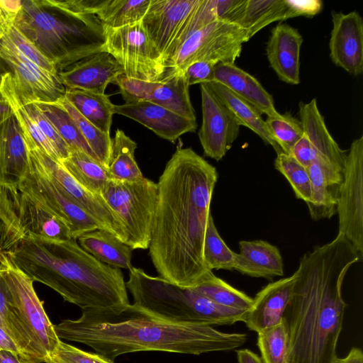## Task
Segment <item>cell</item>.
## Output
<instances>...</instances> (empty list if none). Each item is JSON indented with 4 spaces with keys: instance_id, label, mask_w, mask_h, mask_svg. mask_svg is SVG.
I'll return each instance as SVG.
<instances>
[{
    "instance_id": "cell-1",
    "label": "cell",
    "mask_w": 363,
    "mask_h": 363,
    "mask_svg": "<svg viewBox=\"0 0 363 363\" xmlns=\"http://www.w3.org/2000/svg\"><path fill=\"white\" fill-rule=\"evenodd\" d=\"M215 167L178 145L159 178L149 255L159 277L191 287L208 270L203 242L218 181Z\"/></svg>"
},
{
    "instance_id": "cell-2",
    "label": "cell",
    "mask_w": 363,
    "mask_h": 363,
    "mask_svg": "<svg viewBox=\"0 0 363 363\" xmlns=\"http://www.w3.org/2000/svg\"><path fill=\"white\" fill-rule=\"evenodd\" d=\"M362 258L341 234L301 257L284 315L290 342L288 363H335L347 307L343 280Z\"/></svg>"
},
{
    "instance_id": "cell-3",
    "label": "cell",
    "mask_w": 363,
    "mask_h": 363,
    "mask_svg": "<svg viewBox=\"0 0 363 363\" xmlns=\"http://www.w3.org/2000/svg\"><path fill=\"white\" fill-rule=\"evenodd\" d=\"M82 311L78 319L63 320L55 325L58 337L84 344L112 361L121 354L143 351L196 355L230 351L247 339L245 333L165 320L130 303Z\"/></svg>"
},
{
    "instance_id": "cell-4",
    "label": "cell",
    "mask_w": 363,
    "mask_h": 363,
    "mask_svg": "<svg viewBox=\"0 0 363 363\" xmlns=\"http://www.w3.org/2000/svg\"><path fill=\"white\" fill-rule=\"evenodd\" d=\"M5 253L33 281L49 286L82 310L130 304L121 269L99 261L76 240L29 234Z\"/></svg>"
},
{
    "instance_id": "cell-5",
    "label": "cell",
    "mask_w": 363,
    "mask_h": 363,
    "mask_svg": "<svg viewBox=\"0 0 363 363\" xmlns=\"http://www.w3.org/2000/svg\"><path fill=\"white\" fill-rule=\"evenodd\" d=\"M16 26L58 72L104 51V26L96 15L79 14L55 0H26Z\"/></svg>"
},
{
    "instance_id": "cell-6",
    "label": "cell",
    "mask_w": 363,
    "mask_h": 363,
    "mask_svg": "<svg viewBox=\"0 0 363 363\" xmlns=\"http://www.w3.org/2000/svg\"><path fill=\"white\" fill-rule=\"evenodd\" d=\"M125 285L135 306L171 322L211 327L232 325L243 322L247 312L218 305L189 287L150 276L135 267L129 269Z\"/></svg>"
},
{
    "instance_id": "cell-7",
    "label": "cell",
    "mask_w": 363,
    "mask_h": 363,
    "mask_svg": "<svg viewBox=\"0 0 363 363\" xmlns=\"http://www.w3.org/2000/svg\"><path fill=\"white\" fill-rule=\"evenodd\" d=\"M0 276L6 286L13 311L30 340L37 362L51 363L61 340L35 291L33 280L4 252Z\"/></svg>"
},
{
    "instance_id": "cell-8",
    "label": "cell",
    "mask_w": 363,
    "mask_h": 363,
    "mask_svg": "<svg viewBox=\"0 0 363 363\" xmlns=\"http://www.w3.org/2000/svg\"><path fill=\"white\" fill-rule=\"evenodd\" d=\"M100 196L123 225L125 242L133 250L149 247L157 199V184L143 177L133 181L110 179Z\"/></svg>"
},
{
    "instance_id": "cell-9",
    "label": "cell",
    "mask_w": 363,
    "mask_h": 363,
    "mask_svg": "<svg viewBox=\"0 0 363 363\" xmlns=\"http://www.w3.org/2000/svg\"><path fill=\"white\" fill-rule=\"evenodd\" d=\"M34 234L56 240L72 239L69 227L21 192L0 186V248L8 252L23 237Z\"/></svg>"
},
{
    "instance_id": "cell-10",
    "label": "cell",
    "mask_w": 363,
    "mask_h": 363,
    "mask_svg": "<svg viewBox=\"0 0 363 363\" xmlns=\"http://www.w3.org/2000/svg\"><path fill=\"white\" fill-rule=\"evenodd\" d=\"M250 40L249 33L230 22L217 21L198 30L180 45L166 63L167 72H182L196 61L215 64L234 63L243 43Z\"/></svg>"
},
{
    "instance_id": "cell-11",
    "label": "cell",
    "mask_w": 363,
    "mask_h": 363,
    "mask_svg": "<svg viewBox=\"0 0 363 363\" xmlns=\"http://www.w3.org/2000/svg\"><path fill=\"white\" fill-rule=\"evenodd\" d=\"M104 51L121 65L128 78L154 82L167 73L163 58L141 21L118 28L104 26Z\"/></svg>"
},
{
    "instance_id": "cell-12",
    "label": "cell",
    "mask_w": 363,
    "mask_h": 363,
    "mask_svg": "<svg viewBox=\"0 0 363 363\" xmlns=\"http://www.w3.org/2000/svg\"><path fill=\"white\" fill-rule=\"evenodd\" d=\"M27 152L29 169L18 189L66 223L74 240L87 232L100 229L90 215L55 185L33 155L28 150Z\"/></svg>"
},
{
    "instance_id": "cell-13",
    "label": "cell",
    "mask_w": 363,
    "mask_h": 363,
    "mask_svg": "<svg viewBox=\"0 0 363 363\" xmlns=\"http://www.w3.org/2000/svg\"><path fill=\"white\" fill-rule=\"evenodd\" d=\"M337 234L343 235L363 257V136L347 152L337 205Z\"/></svg>"
},
{
    "instance_id": "cell-14",
    "label": "cell",
    "mask_w": 363,
    "mask_h": 363,
    "mask_svg": "<svg viewBox=\"0 0 363 363\" xmlns=\"http://www.w3.org/2000/svg\"><path fill=\"white\" fill-rule=\"evenodd\" d=\"M26 145L43 171L66 196L90 215L100 229L110 233L125 243V235L122 223L101 196L79 184L60 161L53 159L34 145Z\"/></svg>"
},
{
    "instance_id": "cell-15",
    "label": "cell",
    "mask_w": 363,
    "mask_h": 363,
    "mask_svg": "<svg viewBox=\"0 0 363 363\" xmlns=\"http://www.w3.org/2000/svg\"><path fill=\"white\" fill-rule=\"evenodd\" d=\"M115 84L119 87L125 104L147 101L196 121L189 86L183 72L168 71L162 79L154 82L128 78L122 74Z\"/></svg>"
},
{
    "instance_id": "cell-16",
    "label": "cell",
    "mask_w": 363,
    "mask_h": 363,
    "mask_svg": "<svg viewBox=\"0 0 363 363\" xmlns=\"http://www.w3.org/2000/svg\"><path fill=\"white\" fill-rule=\"evenodd\" d=\"M202 124L199 138L206 157L222 160L238 138L239 121L205 84H200Z\"/></svg>"
},
{
    "instance_id": "cell-17",
    "label": "cell",
    "mask_w": 363,
    "mask_h": 363,
    "mask_svg": "<svg viewBox=\"0 0 363 363\" xmlns=\"http://www.w3.org/2000/svg\"><path fill=\"white\" fill-rule=\"evenodd\" d=\"M0 58L11 69L16 91L24 103H52L63 97L65 87L52 74L0 45Z\"/></svg>"
},
{
    "instance_id": "cell-18",
    "label": "cell",
    "mask_w": 363,
    "mask_h": 363,
    "mask_svg": "<svg viewBox=\"0 0 363 363\" xmlns=\"http://www.w3.org/2000/svg\"><path fill=\"white\" fill-rule=\"evenodd\" d=\"M331 14L330 57L350 74L360 75L363 72V19L356 11H332Z\"/></svg>"
},
{
    "instance_id": "cell-19",
    "label": "cell",
    "mask_w": 363,
    "mask_h": 363,
    "mask_svg": "<svg viewBox=\"0 0 363 363\" xmlns=\"http://www.w3.org/2000/svg\"><path fill=\"white\" fill-rule=\"evenodd\" d=\"M200 0H151L141 23L164 57L184 21Z\"/></svg>"
},
{
    "instance_id": "cell-20",
    "label": "cell",
    "mask_w": 363,
    "mask_h": 363,
    "mask_svg": "<svg viewBox=\"0 0 363 363\" xmlns=\"http://www.w3.org/2000/svg\"><path fill=\"white\" fill-rule=\"evenodd\" d=\"M124 74L121 65L107 52H99L58 72L65 88L105 94L109 83Z\"/></svg>"
},
{
    "instance_id": "cell-21",
    "label": "cell",
    "mask_w": 363,
    "mask_h": 363,
    "mask_svg": "<svg viewBox=\"0 0 363 363\" xmlns=\"http://www.w3.org/2000/svg\"><path fill=\"white\" fill-rule=\"evenodd\" d=\"M296 279L294 272L268 284L256 294L243 320L249 330L259 333L284 320Z\"/></svg>"
},
{
    "instance_id": "cell-22",
    "label": "cell",
    "mask_w": 363,
    "mask_h": 363,
    "mask_svg": "<svg viewBox=\"0 0 363 363\" xmlns=\"http://www.w3.org/2000/svg\"><path fill=\"white\" fill-rule=\"evenodd\" d=\"M113 113L138 122L172 143L184 133L194 132L197 127L196 121L147 101L114 105Z\"/></svg>"
},
{
    "instance_id": "cell-23",
    "label": "cell",
    "mask_w": 363,
    "mask_h": 363,
    "mask_svg": "<svg viewBox=\"0 0 363 363\" xmlns=\"http://www.w3.org/2000/svg\"><path fill=\"white\" fill-rule=\"evenodd\" d=\"M311 196L306 204L313 220L330 219L337 214V199L343 181L344 169L317 155L307 168Z\"/></svg>"
},
{
    "instance_id": "cell-24",
    "label": "cell",
    "mask_w": 363,
    "mask_h": 363,
    "mask_svg": "<svg viewBox=\"0 0 363 363\" xmlns=\"http://www.w3.org/2000/svg\"><path fill=\"white\" fill-rule=\"evenodd\" d=\"M303 37L298 30L279 23L271 31L266 45V55L278 78L289 84L297 85L300 79V52Z\"/></svg>"
},
{
    "instance_id": "cell-25",
    "label": "cell",
    "mask_w": 363,
    "mask_h": 363,
    "mask_svg": "<svg viewBox=\"0 0 363 363\" xmlns=\"http://www.w3.org/2000/svg\"><path fill=\"white\" fill-rule=\"evenodd\" d=\"M28 169L23 135L13 115L0 125V186H18Z\"/></svg>"
},
{
    "instance_id": "cell-26",
    "label": "cell",
    "mask_w": 363,
    "mask_h": 363,
    "mask_svg": "<svg viewBox=\"0 0 363 363\" xmlns=\"http://www.w3.org/2000/svg\"><path fill=\"white\" fill-rule=\"evenodd\" d=\"M251 104L261 114L274 117L276 110L272 96L259 81L234 63H218L215 66L213 80Z\"/></svg>"
},
{
    "instance_id": "cell-27",
    "label": "cell",
    "mask_w": 363,
    "mask_h": 363,
    "mask_svg": "<svg viewBox=\"0 0 363 363\" xmlns=\"http://www.w3.org/2000/svg\"><path fill=\"white\" fill-rule=\"evenodd\" d=\"M240 252L235 255L233 270L256 278L272 279L284 275V262L279 250L264 240H241Z\"/></svg>"
},
{
    "instance_id": "cell-28",
    "label": "cell",
    "mask_w": 363,
    "mask_h": 363,
    "mask_svg": "<svg viewBox=\"0 0 363 363\" xmlns=\"http://www.w3.org/2000/svg\"><path fill=\"white\" fill-rule=\"evenodd\" d=\"M299 117L303 133L318 155L344 169L347 151L342 150L330 135L315 99L308 103H299Z\"/></svg>"
},
{
    "instance_id": "cell-29",
    "label": "cell",
    "mask_w": 363,
    "mask_h": 363,
    "mask_svg": "<svg viewBox=\"0 0 363 363\" xmlns=\"http://www.w3.org/2000/svg\"><path fill=\"white\" fill-rule=\"evenodd\" d=\"M80 247L99 261L119 269H130L133 249L113 235L96 229L77 238Z\"/></svg>"
},
{
    "instance_id": "cell-30",
    "label": "cell",
    "mask_w": 363,
    "mask_h": 363,
    "mask_svg": "<svg viewBox=\"0 0 363 363\" xmlns=\"http://www.w3.org/2000/svg\"><path fill=\"white\" fill-rule=\"evenodd\" d=\"M228 108L241 125L256 133L266 145L272 146L277 155L283 152L271 137L261 113L251 104L240 99L221 84L211 81L205 83Z\"/></svg>"
},
{
    "instance_id": "cell-31",
    "label": "cell",
    "mask_w": 363,
    "mask_h": 363,
    "mask_svg": "<svg viewBox=\"0 0 363 363\" xmlns=\"http://www.w3.org/2000/svg\"><path fill=\"white\" fill-rule=\"evenodd\" d=\"M65 97L87 121L110 135L113 106L106 94L65 88Z\"/></svg>"
},
{
    "instance_id": "cell-32",
    "label": "cell",
    "mask_w": 363,
    "mask_h": 363,
    "mask_svg": "<svg viewBox=\"0 0 363 363\" xmlns=\"http://www.w3.org/2000/svg\"><path fill=\"white\" fill-rule=\"evenodd\" d=\"M60 162L79 184L99 196L111 179L107 168L79 149H69L67 157Z\"/></svg>"
},
{
    "instance_id": "cell-33",
    "label": "cell",
    "mask_w": 363,
    "mask_h": 363,
    "mask_svg": "<svg viewBox=\"0 0 363 363\" xmlns=\"http://www.w3.org/2000/svg\"><path fill=\"white\" fill-rule=\"evenodd\" d=\"M189 288L211 301L230 308L248 311L253 303V298L217 277L212 271L206 272Z\"/></svg>"
},
{
    "instance_id": "cell-34",
    "label": "cell",
    "mask_w": 363,
    "mask_h": 363,
    "mask_svg": "<svg viewBox=\"0 0 363 363\" xmlns=\"http://www.w3.org/2000/svg\"><path fill=\"white\" fill-rule=\"evenodd\" d=\"M137 144L118 129L112 138L111 153L108 167L111 179L133 182L143 177L135 159Z\"/></svg>"
},
{
    "instance_id": "cell-35",
    "label": "cell",
    "mask_w": 363,
    "mask_h": 363,
    "mask_svg": "<svg viewBox=\"0 0 363 363\" xmlns=\"http://www.w3.org/2000/svg\"><path fill=\"white\" fill-rule=\"evenodd\" d=\"M288 18L286 0H246L238 26L247 30L251 39L269 24Z\"/></svg>"
},
{
    "instance_id": "cell-36",
    "label": "cell",
    "mask_w": 363,
    "mask_h": 363,
    "mask_svg": "<svg viewBox=\"0 0 363 363\" xmlns=\"http://www.w3.org/2000/svg\"><path fill=\"white\" fill-rule=\"evenodd\" d=\"M34 103L50 122L69 149L81 150L97 160L72 118L57 101L52 103L35 101Z\"/></svg>"
},
{
    "instance_id": "cell-37",
    "label": "cell",
    "mask_w": 363,
    "mask_h": 363,
    "mask_svg": "<svg viewBox=\"0 0 363 363\" xmlns=\"http://www.w3.org/2000/svg\"><path fill=\"white\" fill-rule=\"evenodd\" d=\"M151 0H107L96 16L104 27L118 28L142 21Z\"/></svg>"
},
{
    "instance_id": "cell-38",
    "label": "cell",
    "mask_w": 363,
    "mask_h": 363,
    "mask_svg": "<svg viewBox=\"0 0 363 363\" xmlns=\"http://www.w3.org/2000/svg\"><path fill=\"white\" fill-rule=\"evenodd\" d=\"M0 328L21 352V359L37 362L30 340L12 308L5 283L0 276Z\"/></svg>"
},
{
    "instance_id": "cell-39",
    "label": "cell",
    "mask_w": 363,
    "mask_h": 363,
    "mask_svg": "<svg viewBox=\"0 0 363 363\" xmlns=\"http://www.w3.org/2000/svg\"><path fill=\"white\" fill-rule=\"evenodd\" d=\"M70 115L99 162L108 169L112 138L84 118L65 97L57 101Z\"/></svg>"
},
{
    "instance_id": "cell-40",
    "label": "cell",
    "mask_w": 363,
    "mask_h": 363,
    "mask_svg": "<svg viewBox=\"0 0 363 363\" xmlns=\"http://www.w3.org/2000/svg\"><path fill=\"white\" fill-rule=\"evenodd\" d=\"M235 252L232 251L219 235L212 215L208 217L206 230L203 257L208 270H233Z\"/></svg>"
},
{
    "instance_id": "cell-41",
    "label": "cell",
    "mask_w": 363,
    "mask_h": 363,
    "mask_svg": "<svg viewBox=\"0 0 363 363\" xmlns=\"http://www.w3.org/2000/svg\"><path fill=\"white\" fill-rule=\"evenodd\" d=\"M257 335V346L263 363H288L290 342L284 320Z\"/></svg>"
},
{
    "instance_id": "cell-42",
    "label": "cell",
    "mask_w": 363,
    "mask_h": 363,
    "mask_svg": "<svg viewBox=\"0 0 363 363\" xmlns=\"http://www.w3.org/2000/svg\"><path fill=\"white\" fill-rule=\"evenodd\" d=\"M274 168L291 184L295 196L307 203L311 196L310 177L307 168L298 163L293 157L284 152L277 155Z\"/></svg>"
},
{
    "instance_id": "cell-43",
    "label": "cell",
    "mask_w": 363,
    "mask_h": 363,
    "mask_svg": "<svg viewBox=\"0 0 363 363\" xmlns=\"http://www.w3.org/2000/svg\"><path fill=\"white\" fill-rule=\"evenodd\" d=\"M264 121L271 137L284 153L289 155L292 147L303 135L300 120L290 113H279Z\"/></svg>"
},
{
    "instance_id": "cell-44",
    "label": "cell",
    "mask_w": 363,
    "mask_h": 363,
    "mask_svg": "<svg viewBox=\"0 0 363 363\" xmlns=\"http://www.w3.org/2000/svg\"><path fill=\"white\" fill-rule=\"evenodd\" d=\"M0 45L11 50L21 57L48 72L58 74L54 64L16 26L0 40Z\"/></svg>"
},
{
    "instance_id": "cell-45",
    "label": "cell",
    "mask_w": 363,
    "mask_h": 363,
    "mask_svg": "<svg viewBox=\"0 0 363 363\" xmlns=\"http://www.w3.org/2000/svg\"><path fill=\"white\" fill-rule=\"evenodd\" d=\"M23 103L40 132L55 149L59 157V161L67 157L69 155V147L58 135L54 127L41 112L38 106L34 102Z\"/></svg>"
},
{
    "instance_id": "cell-46",
    "label": "cell",
    "mask_w": 363,
    "mask_h": 363,
    "mask_svg": "<svg viewBox=\"0 0 363 363\" xmlns=\"http://www.w3.org/2000/svg\"><path fill=\"white\" fill-rule=\"evenodd\" d=\"M51 363H114L98 353H91L60 341Z\"/></svg>"
},
{
    "instance_id": "cell-47",
    "label": "cell",
    "mask_w": 363,
    "mask_h": 363,
    "mask_svg": "<svg viewBox=\"0 0 363 363\" xmlns=\"http://www.w3.org/2000/svg\"><path fill=\"white\" fill-rule=\"evenodd\" d=\"M216 65L212 62L201 60L188 65L182 72L189 86L213 81Z\"/></svg>"
},
{
    "instance_id": "cell-48",
    "label": "cell",
    "mask_w": 363,
    "mask_h": 363,
    "mask_svg": "<svg viewBox=\"0 0 363 363\" xmlns=\"http://www.w3.org/2000/svg\"><path fill=\"white\" fill-rule=\"evenodd\" d=\"M23 2L21 0H0V40L16 26Z\"/></svg>"
},
{
    "instance_id": "cell-49",
    "label": "cell",
    "mask_w": 363,
    "mask_h": 363,
    "mask_svg": "<svg viewBox=\"0 0 363 363\" xmlns=\"http://www.w3.org/2000/svg\"><path fill=\"white\" fill-rule=\"evenodd\" d=\"M288 7V18L299 16L313 17L323 8L320 0H286Z\"/></svg>"
},
{
    "instance_id": "cell-50",
    "label": "cell",
    "mask_w": 363,
    "mask_h": 363,
    "mask_svg": "<svg viewBox=\"0 0 363 363\" xmlns=\"http://www.w3.org/2000/svg\"><path fill=\"white\" fill-rule=\"evenodd\" d=\"M107 0H55L62 8L79 14L96 15Z\"/></svg>"
},
{
    "instance_id": "cell-51",
    "label": "cell",
    "mask_w": 363,
    "mask_h": 363,
    "mask_svg": "<svg viewBox=\"0 0 363 363\" xmlns=\"http://www.w3.org/2000/svg\"><path fill=\"white\" fill-rule=\"evenodd\" d=\"M289 155L298 163L308 168L317 157V152L308 138L304 135L292 147Z\"/></svg>"
},
{
    "instance_id": "cell-52",
    "label": "cell",
    "mask_w": 363,
    "mask_h": 363,
    "mask_svg": "<svg viewBox=\"0 0 363 363\" xmlns=\"http://www.w3.org/2000/svg\"><path fill=\"white\" fill-rule=\"evenodd\" d=\"M0 350L10 351L13 354L18 356L21 359L22 354L16 345L9 337V336L0 328Z\"/></svg>"
},
{
    "instance_id": "cell-53",
    "label": "cell",
    "mask_w": 363,
    "mask_h": 363,
    "mask_svg": "<svg viewBox=\"0 0 363 363\" xmlns=\"http://www.w3.org/2000/svg\"><path fill=\"white\" fill-rule=\"evenodd\" d=\"M335 363H363L362 350L359 347H352L346 357H337Z\"/></svg>"
},
{
    "instance_id": "cell-54",
    "label": "cell",
    "mask_w": 363,
    "mask_h": 363,
    "mask_svg": "<svg viewBox=\"0 0 363 363\" xmlns=\"http://www.w3.org/2000/svg\"><path fill=\"white\" fill-rule=\"evenodd\" d=\"M237 357L238 363H263L257 354L248 349L238 350Z\"/></svg>"
},
{
    "instance_id": "cell-55",
    "label": "cell",
    "mask_w": 363,
    "mask_h": 363,
    "mask_svg": "<svg viewBox=\"0 0 363 363\" xmlns=\"http://www.w3.org/2000/svg\"><path fill=\"white\" fill-rule=\"evenodd\" d=\"M1 62L2 60L0 58V76L2 71L4 70V69H1L2 67ZM13 115V112L10 105L0 93V125L7 121Z\"/></svg>"
},
{
    "instance_id": "cell-56",
    "label": "cell",
    "mask_w": 363,
    "mask_h": 363,
    "mask_svg": "<svg viewBox=\"0 0 363 363\" xmlns=\"http://www.w3.org/2000/svg\"><path fill=\"white\" fill-rule=\"evenodd\" d=\"M0 363H22L18 356L10 351L0 350Z\"/></svg>"
},
{
    "instance_id": "cell-57",
    "label": "cell",
    "mask_w": 363,
    "mask_h": 363,
    "mask_svg": "<svg viewBox=\"0 0 363 363\" xmlns=\"http://www.w3.org/2000/svg\"><path fill=\"white\" fill-rule=\"evenodd\" d=\"M22 363H39V362H33V361H26V360H23V359H21Z\"/></svg>"
}]
</instances>
